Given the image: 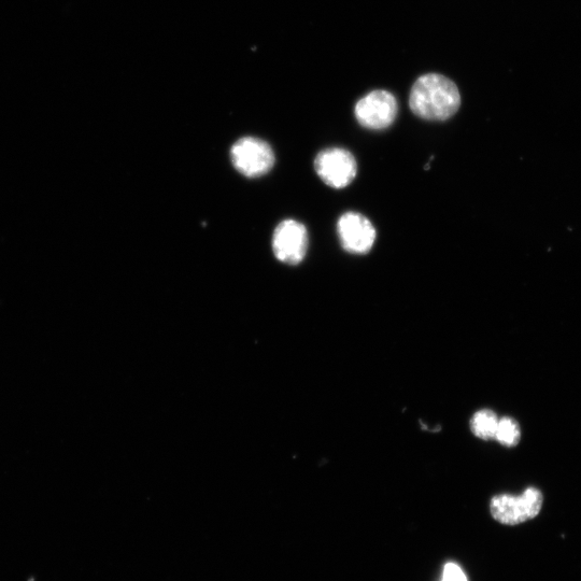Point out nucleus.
<instances>
[{
    "label": "nucleus",
    "instance_id": "obj_1",
    "mask_svg": "<svg viewBox=\"0 0 581 581\" xmlns=\"http://www.w3.org/2000/svg\"><path fill=\"white\" fill-rule=\"evenodd\" d=\"M460 105L461 96L457 85L442 75L422 76L410 92V109L424 120H448L456 115Z\"/></svg>",
    "mask_w": 581,
    "mask_h": 581
},
{
    "label": "nucleus",
    "instance_id": "obj_2",
    "mask_svg": "<svg viewBox=\"0 0 581 581\" xmlns=\"http://www.w3.org/2000/svg\"><path fill=\"white\" fill-rule=\"evenodd\" d=\"M544 495L540 489L529 487L521 495L498 494L491 499L492 517L506 526H517L540 515Z\"/></svg>",
    "mask_w": 581,
    "mask_h": 581
},
{
    "label": "nucleus",
    "instance_id": "obj_3",
    "mask_svg": "<svg viewBox=\"0 0 581 581\" xmlns=\"http://www.w3.org/2000/svg\"><path fill=\"white\" fill-rule=\"evenodd\" d=\"M231 158L238 172L248 178H258L271 172L275 165V154L266 141L245 137L232 147Z\"/></svg>",
    "mask_w": 581,
    "mask_h": 581
},
{
    "label": "nucleus",
    "instance_id": "obj_4",
    "mask_svg": "<svg viewBox=\"0 0 581 581\" xmlns=\"http://www.w3.org/2000/svg\"><path fill=\"white\" fill-rule=\"evenodd\" d=\"M315 169L324 183L333 189H344L357 177L358 164L346 149L331 148L321 151L315 160Z\"/></svg>",
    "mask_w": 581,
    "mask_h": 581
},
{
    "label": "nucleus",
    "instance_id": "obj_5",
    "mask_svg": "<svg viewBox=\"0 0 581 581\" xmlns=\"http://www.w3.org/2000/svg\"><path fill=\"white\" fill-rule=\"evenodd\" d=\"M354 113L365 129L385 130L393 124L398 115V103L391 93L374 91L359 101Z\"/></svg>",
    "mask_w": 581,
    "mask_h": 581
},
{
    "label": "nucleus",
    "instance_id": "obj_6",
    "mask_svg": "<svg viewBox=\"0 0 581 581\" xmlns=\"http://www.w3.org/2000/svg\"><path fill=\"white\" fill-rule=\"evenodd\" d=\"M309 246L305 225L295 220L281 222L274 233L275 257L288 265H299L306 257Z\"/></svg>",
    "mask_w": 581,
    "mask_h": 581
},
{
    "label": "nucleus",
    "instance_id": "obj_7",
    "mask_svg": "<svg viewBox=\"0 0 581 581\" xmlns=\"http://www.w3.org/2000/svg\"><path fill=\"white\" fill-rule=\"evenodd\" d=\"M337 232L343 248L353 254H366L375 244L376 230L366 217L347 212L337 223Z\"/></svg>",
    "mask_w": 581,
    "mask_h": 581
},
{
    "label": "nucleus",
    "instance_id": "obj_8",
    "mask_svg": "<svg viewBox=\"0 0 581 581\" xmlns=\"http://www.w3.org/2000/svg\"><path fill=\"white\" fill-rule=\"evenodd\" d=\"M500 418L491 409H481L471 419V431L483 441H491L497 433Z\"/></svg>",
    "mask_w": 581,
    "mask_h": 581
},
{
    "label": "nucleus",
    "instance_id": "obj_9",
    "mask_svg": "<svg viewBox=\"0 0 581 581\" xmlns=\"http://www.w3.org/2000/svg\"><path fill=\"white\" fill-rule=\"evenodd\" d=\"M494 439H497V441L504 447H516L521 441V429L519 423L510 417L501 418Z\"/></svg>",
    "mask_w": 581,
    "mask_h": 581
},
{
    "label": "nucleus",
    "instance_id": "obj_10",
    "mask_svg": "<svg viewBox=\"0 0 581 581\" xmlns=\"http://www.w3.org/2000/svg\"><path fill=\"white\" fill-rule=\"evenodd\" d=\"M443 581H467V579L459 565L448 563L444 569Z\"/></svg>",
    "mask_w": 581,
    "mask_h": 581
}]
</instances>
